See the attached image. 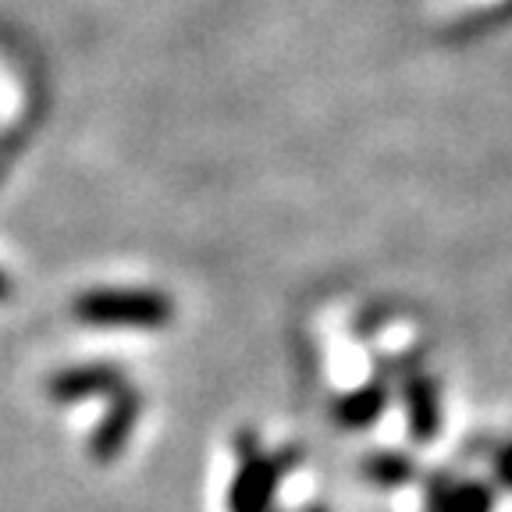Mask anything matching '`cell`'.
Wrapping results in <instances>:
<instances>
[{
  "label": "cell",
  "instance_id": "cell-1",
  "mask_svg": "<svg viewBox=\"0 0 512 512\" xmlns=\"http://www.w3.org/2000/svg\"><path fill=\"white\" fill-rule=\"evenodd\" d=\"M235 452H239V470H235L232 484H228V512H267L274 509V495L278 484L296 470L303 452L299 448H278V452H264L260 438L253 431H242L235 438Z\"/></svg>",
  "mask_w": 512,
  "mask_h": 512
},
{
  "label": "cell",
  "instance_id": "cell-8",
  "mask_svg": "<svg viewBox=\"0 0 512 512\" xmlns=\"http://www.w3.org/2000/svg\"><path fill=\"white\" fill-rule=\"evenodd\" d=\"M360 470H363V477L381 491H399V488H406V484H413L416 480L413 456L395 452V448H377V452H370V456L363 459Z\"/></svg>",
  "mask_w": 512,
  "mask_h": 512
},
{
  "label": "cell",
  "instance_id": "cell-7",
  "mask_svg": "<svg viewBox=\"0 0 512 512\" xmlns=\"http://www.w3.org/2000/svg\"><path fill=\"white\" fill-rule=\"evenodd\" d=\"M388 399H392V388L384 377H374V381L352 388L349 395H338L331 402V416L342 431H367L370 424H377L388 409Z\"/></svg>",
  "mask_w": 512,
  "mask_h": 512
},
{
  "label": "cell",
  "instance_id": "cell-2",
  "mask_svg": "<svg viewBox=\"0 0 512 512\" xmlns=\"http://www.w3.org/2000/svg\"><path fill=\"white\" fill-rule=\"evenodd\" d=\"M75 320L93 328H164L175 317V303L160 292L93 288L75 299Z\"/></svg>",
  "mask_w": 512,
  "mask_h": 512
},
{
  "label": "cell",
  "instance_id": "cell-10",
  "mask_svg": "<svg viewBox=\"0 0 512 512\" xmlns=\"http://www.w3.org/2000/svg\"><path fill=\"white\" fill-rule=\"evenodd\" d=\"M11 296V281H8V274L0 271V299H8Z\"/></svg>",
  "mask_w": 512,
  "mask_h": 512
},
{
  "label": "cell",
  "instance_id": "cell-11",
  "mask_svg": "<svg viewBox=\"0 0 512 512\" xmlns=\"http://www.w3.org/2000/svg\"><path fill=\"white\" fill-rule=\"evenodd\" d=\"M303 512H331V509H328L324 502H306V505H303Z\"/></svg>",
  "mask_w": 512,
  "mask_h": 512
},
{
  "label": "cell",
  "instance_id": "cell-9",
  "mask_svg": "<svg viewBox=\"0 0 512 512\" xmlns=\"http://www.w3.org/2000/svg\"><path fill=\"white\" fill-rule=\"evenodd\" d=\"M491 466H495V480L502 484L505 491H512V441L495 448V456H491Z\"/></svg>",
  "mask_w": 512,
  "mask_h": 512
},
{
  "label": "cell",
  "instance_id": "cell-12",
  "mask_svg": "<svg viewBox=\"0 0 512 512\" xmlns=\"http://www.w3.org/2000/svg\"><path fill=\"white\" fill-rule=\"evenodd\" d=\"M267 512H278V509H267Z\"/></svg>",
  "mask_w": 512,
  "mask_h": 512
},
{
  "label": "cell",
  "instance_id": "cell-6",
  "mask_svg": "<svg viewBox=\"0 0 512 512\" xmlns=\"http://www.w3.org/2000/svg\"><path fill=\"white\" fill-rule=\"evenodd\" d=\"M424 512H495V488L438 470L424 480Z\"/></svg>",
  "mask_w": 512,
  "mask_h": 512
},
{
  "label": "cell",
  "instance_id": "cell-3",
  "mask_svg": "<svg viewBox=\"0 0 512 512\" xmlns=\"http://www.w3.org/2000/svg\"><path fill=\"white\" fill-rule=\"evenodd\" d=\"M143 406H146L143 395H139L132 384H125V388H118V392L111 395V406H107L100 427L89 434V445H86L89 456H93V463L107 466L125 452L128 438H132L139 416H143Z\"/></svg>",
  "mask_w": 512,
  "mask_h": 512
},
{
  "label": "cell",
  "instance_id": "cell-5",
  "mask_svg": "<svg viewBox=\"0 0 512 512\" xmlns=\"http://www.w3.org/2000/svg\"><path fill=\"white\" fill-rule=\"evenodd\" d=\"M402 406H406L409 438L416 445H431L441 434V392L427 370H406L402 374Z\"/></svg>",
  "mask_w": 512,
  "mask_h": 512
},
{
  "label": "cell",
  "instance_id": "cell-4",
  "mask_svg": "<svg viewBox=\"0 0 512 512\" xmlns=\"http://www.w3.org/2000/svg\"><path fill=\"white\" fill-rule=\"evenodd\" d=\"M128 377L118 363H86V367H68L47 381V395L61 406H72L82 399H96L107 395L111 399L118 388H125Z\"/></svg>",
  "mask_w": 512,
  "mask_h": 512
}]
</instances>
